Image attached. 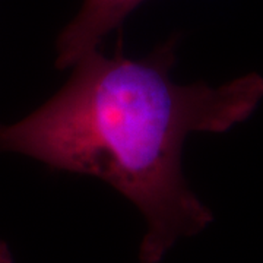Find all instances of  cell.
Listing matches in <instances>:
<instances>
[{"label":"cell","instance_id":"3","mask_svg":"<svg viewBox=\"0 0 263 263\" xmlns=\"http://www.w3.org/2000/svg\"><path fill=\"white\" fill-rule=\"evenodd\" d=\"M0 263H13L9 249L3 241H0Z\"/></svg>","mask_w":263,"mask_h":263},{"label":"cell","instance_id":"2","mask_svg":"<svg viewBox=\"0 0 263 263\" xmlns=\"http://www.w3.org/2000/svg\"><path fill=\"white\" fill-rule=\"evenodd\" d=\"M145 0H84L82 8L57 38L56 66H75L82 57L98 50L104 38L119 29Z\"/></svg>","mask_w":263,"mask_h":263},{"label":"cell","instance_id":"1","mask_svg":"<svg viewBox=\"0 0 263 263\" xmlns=\"http://www.w3.org/2000/svg\"><path fill=\"white\" fill-rule=\"evenodd\" d=\"M177 35L143 59L95 50L67 84L19 122L0 126V152L50 168L92 176L142 212L141 263H161L180 238L203 231L212 212L183 176V143L193 132L222 133L247 120L263 100V76L221 86L171 79Z\"/></svg>","mask_w":263,"mask_h":263}]
</instances>
